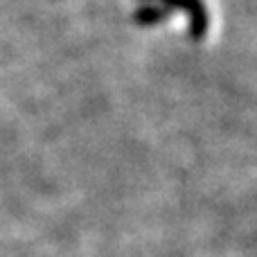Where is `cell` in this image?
I'll return each instance as SVG.
<instances>
[{
    "mask_svg": "<svg viewBox=\"0 0 257 257\" xmlns=\"http://www.w3.org/2000/svg\"><path fill=\"white\" fill-rule=\"evenodd\" d=\"M169 3H176L178 7H185L192 16V36L194 39H201L208 30V18H205V12L201 7V3L196 0H169Z\"/></svg>",
    "mask_w": 257,
    "mask_h": 257,
    "instance_id": "6da1fadb",
    "label": "cell"
},
{
    "mask_svg": "<svg viewBox=\"0 0 257 257\" xmlns=\"http://www.w3.org/2000/svg\"><path fill=\"white\" fill-rule=\"evenodd\" d=\"M136 18L140 23H154V21H160V18H163V12H160V9H140Z\"/></svg>",
    "mask_w": 257,
    "mask_h": 257,
    "instance_id": "7a4b0ae2",
    "label": "cell"
}]
</instances>
